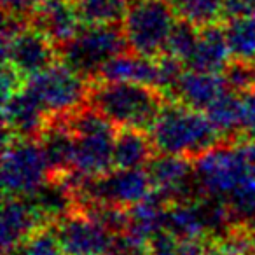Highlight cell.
I'll use <instances>...</instances> for the list:
<instances>
[{"label": "cell", "mask_w": 255, "mask_h": 255, "mask_svg": "<svg viewBox=\"0 0 255 255\" xmlns=\"http://www.w3.org/2000/svg\"><path fill=\"white\" fill-rule=\"evenodd\" d=\"M149 133L157 154L184 156L192 161L227 143L205 112L173 100L164 103Z\"/></svg>", "instance_id": "cell-1"}, {"label": "cell", "mask_w": 255, "mask_h": 255, "mask_svg": "<svg viewBox=\"0 0 255 255\" xmlns=\"http://www.w3.org/2000/svg\"><path fill=\"white\" fill-rule=\"evenodd\" d=\"M159 89L136 82L91 81L88 103L117 128H138L149 131L164 103Z\"/></svg>", "instance_id": "cell-2"}, {"label": "cell", "mask_w": 255, "mask_h": 255, "mask_svg": "<svg viewBox=\"0 0 255 255\" xmlns=\"http://www.w3.org/2000/svg\"><path fill=\"white\" fill-rule=\"evenodd\" d=\"M65 119L75 135V173L93 178L114 170L116 124L93 109L89 103Z\"/></svg>", "instance_id": "cell-3"}, {"label": "cell", "mask_w": 255, "mask_h": 255, "mask_svg": "<svg viewBox=\"0 0 255 255\" xmlns=\"http://www.w3.org/2000/svg\"><path fill=\"white\" fill-rule=\"evenodd\" d=\"M128 51L123 23L117 25H84L68 44L60 47V61L95 81L107 61Z\"/></svg>", "instance_id": "cell-4"}, {"label": "cell", "mask_w": 255, "mask_h": 255, "mask_svg": "<svg viewBox=\"0 0 255 255\" xmlns=\"http://www.w3.org/2000/svg\"><path fill=\"white\" fill-rule=\"evenodd\" d=\"M177 23L168 0H129L123 30L128 49L143 56H161Z\"/></svg>", "instance_id": "cell-5"}, {"label": "cell", "mask_w": 255, "mask_h": 255, "mask_svg": "<svg viewBox=\"0 0 255 255\" xmlns=\"http://www.w3.org/2000/svg\"><path fill=\"white\" fill-rule=\"evenodd\" d=\"M2 54L4 63H11L26 81L60 61V49L46 33L32 23L7 16H4Z\"/></svg>", "instance_id": "cell-6"}, {"label": "cell", "mask_w": 255, "mask_h": 255, "mask_svg": "<svg viewBox=\"0 0 255 255\" xmlns=\"http://www.w3.org/2000/svg\"><path fill=\"white\" fill-rule=\"evenodd\" d=\"M49 180V168L37 138L4 136V145H2L4 196L28 198Z\"/></svg>", "instance_id": "cell-7"}, {"label": "cell", "mask_w": 255, "mask_h": 255, "mask_svg": "<svg viewBox=\"0 0 255 255\" xmlns=\"http://www.w3.org/2000/svg\"><path fill=\"white\" fill-rule=\"evenodd\" d=\"M49 117H68L88 105L91 81L58 61L26 81Z\"/></svg>", "instance_id": "cell-8"}, {"label": "cell", "mask_w": 255, "mask_h": 255, "mask_svg": "<svg viewBox=\"0 0 255 255\" xmlns=\"http://www.w3.org/2000/svg\"><path fill=\"white\" fill-rule=\"evenodd\" d=\"M196 180L203 196L227 199L248 177L247 156L241 143H220L194 161Z\"/></svg>", "instance_id": "cell-9"}, {"label": "cell", "mask_w": 255, "mask_h": 255, "mask_svg": "<svg viewBox=\"0 0 255 255\" xmlns=\"http://www.w3.org/2000/svg\"><path fill=\"white\" fill-rule=\"evenodd\" d=\"M63 255H112L117 234L81 210H74L53 227Z\"/></svg>", "instance_id": "cell-10"}, {"label": "cell", "mask_w": 255, "mask_h": 255, "mask_svg": "<svg viewBox=\"0 0 255 255\" xmlns=\"http://www.w3.org/2000/svg\"><path fill=\"white\" fill-rule=\"evenodd\" d=\"M145 170L149 171L154 191L164 201L177 203L203 196L196 180L194 161L189 157L156 154Z\"/></svg>", "instance_id": "cell-11"}, {"label": "cell", "mask_w": 255, "mask_h": 255, "mask_svg": "<svg viewBox=\"0 0 255 255\" xmlns=\"http://www.w3.org/2000/svg\"><path fill=\"white\" fill-rule=\"evenodd\" d=\"M49 119L40 100L26 84L2 102L4 136L37 138Z\"/></svg>", "instance_id": "cell-12"}, {"label": "cell", "mask_w": 255, "mask_h": 255, "mask_svg": "<svg viewBox=\"0 0 255 255\" xmlns=\"http://www.w3.org/2000/svg\"><path fill=\"white\" fill-rule=\"evenodd\" d=\"M46 222L30 198L4 196L2 203V254L7 255L39 231L47 229Z\"/></svg>", "instance_id": "cell-13"}, {"label": "cell", "mask_w": 255, "mask_h": 255, "mask_svg": "<svg viewBox=\"0 0 255 255\" xmlns=\"http://www.w3.org/2000/svg\"><path fill=\"white\" fill-rule=\"evenodd\" d=\"M51 180H63L74 173L75 135L65 117H51L37 136Z\"/></svg>", "instance_id": "cell-14"}, {"label": "cell", "mask_w": 255, "mask_h": 255, "mask_svg": "<svg viewBox=\"0 0 255 255\" xmlns=\"http://www.w3.org/2000/svg\"><path fill=\"white\" fill-rule=\"evenodd\" d=\"M30 23L46 33L58 49L70 42L86 25L75 0H42Z\"/></svg>", "instance_id": "cell-15"}, {"label": "cell", "mask_w": 255, "mask_h": 255, "mask_svg": "<svg viewBox=\"0 0 255 255\" xmlns=\"http://www.w3.org/2000/svg\"><path fill=\"white\" fill-rule=\"evenodd\" d=\"M227 91L231 89L227 88L222 74L185 68L171 93V100L205 112L215 100H219Z\"/></svg>", "instance_id": "cell-16"}, {"label": "cell", "mask_w": 255, "mask_h": 255, "mask_svg": "<svg viewBox=\"0 0 255 255\" xmlns=\"http://www.w3.org/2000/svg\"><path fill=\"white\" fill-rule=\"evenodd\" d=\"M95 81L136 82V84H145L157 89V81H159L157 56H143L128 49L107 61Z\"/></svg>", "instance_id": "cell-17"}, {"label": "cell", "mask_w": 255, "mask_h": 255, "mask_svg": "<svg viewBox=\"0 0 255 255\" xmlns=\"http://www.w3.org/2000/svg\"><path fill=\"white\" fill-rule=\"evenodd\" d=\"M229 61L231 51L226 37V26L222 23H215L199 28L198 44L185 63V68L222 74Z\"/></svg>", "instance_id": "cell-18"}, {"label": "cell", "mask_w": 255, "mask_h": 255, "mask_svg": "<svg viewBox=\"0 0 255 255\" xmlns=\"http://www.w3.org/2000/svg\"><path fill=\"white\" fill-rule=\"evenodd\" d=\"M156 154L157 150L149 131L138 128H117L114 143V168H147Z\"/></svg>", "instance_id": "cell-19"}, {"label": "cell", "mask_w": 255, "mask_h": 255, "mask_svg": "<svg viewBox=\"0 0 255 255\" xmlns=\"http://www.w3.org/2000/svg\"><path fill=\"white\" fill-rule=\"evenodd\" d=\"M170 203L164 201L156 191L138 205L129 208V227L128 234L136 240L149 241L157 231L164 229L166 224V210Z\"/></svg>", "instance_id": "cell-20"}, {"label": "cell", "mask_w": 255, "mask_h": 255, "mask_svg": "<svg viewBox=\"0 0 255 255\" xmlns=\"http://www.w3.org/2000/svg\"><path fill=\"white\" fill-rule=\"evenodd\" d=\"M205 114L210 117L227 143H241V96L227 91L212 103Z\"/></svg>", "instance_id": "cell-21"}, {"label": "cell", "mask_w": 255, "mask_h": 255, "mask_svg": "<svg viewBox=\"0 0 255 255\" xmlns=\"http://www.w3.org/2000/svg\"><path fill=\"white\" fill-rule=\"evenodd\" d=\"M229 44L231 58L234 60H255V14L229 18L224 23Z\"/></svg>", "instance_id": "cell-22"}, {"label": "cell", "mask_w": 255, "mask_h": 255, "mask_svg": "<svg viewBox=\"0 0 255 255\" xmlns=\"http://www.w3.org/2000/svg\"><path fill=\"white\" fill-rule=\"evenodd\" d=\"M152 255H206L210 240L178 236L168 229L157 231L147 241Z\"/></svg>", "instance_id": "cell-23"}, {"label": "cell", "mask_w": 255, "mask_h": 255, "mask_svg": "<svg viewBox=\"0 0 255 255\" xmlns=\"http://www.w3.org/2000/svg\"><path fill=\"white\" fill-rule=\"evenodd\" d=\"M178 19L192 23L198 28L222 23L224 0H168Z\"/></svg>", "instance_id": "cell-24"}, {"label": "cell", "mask_w": 255, "mask_h": 255, "mask_svg": "<svg viewBox=\"0 0 255 255\" xmlns=\"http://www.w3.org/2000/svg\"><path fill=\"white\" fill-rule=\"evenodd\" d=\"M86 25H117L124 21L129 0H75Z\"/></svg>", "instance_id": "cell-25"}, {"label": "cell", "mask_w": 255, "mask_h": 255, "mask_svg": "<svg viewBox=\"0 0 255 255\" xmlns=\"http://www.w3.org/2000/svg\"><path fill=\"white\" fill-rule=\"evenodd\" d=\"M198 37H199L198 26L177 18V23H175L173 30H171V33H170V39H168L164 53L171 54V56L180 60L182 63L185 65L189 58H191L196 44H198Z\"/></svg>", "instance_id": "cell-26"}, {"label": "cell", "mask_w": 255, "mask_h": 255, "mask_svg": "<svg viewBox=\"0 0 255 255\" xmlns=\"http://www.w3.org/2000/svg\"><path fill=\"white\" fill-rule=\"evenodd\" d=\"M7 255H63V252H61L53 229L47 227V229L33 234L30 240H26L25 243L19 245L16 250H12Z\"/></svg>", "instance_id": "cell-27"}, {"label": "cell", "mask_w": 255, "mask_h": 255, "mask_svg": "<svg viewBox=\"0 0 255 255\" xmlns=\"http://www.w3.org/2000/svg\"><path fill=\"white\" fill-rule=\"evenodd\" d=\"M42 0H2L4 16L30 23L40 7Z\"/></svg>", "instance_id": "cell-28"}, {"label": "cell", "mask_w": 255, "mask_h": 255, "mask_svg": "<svg viewBox=\"0 0 255 255\" xmlns=\"http://www.w3.org/2000/svg\"><path fill=\"white\" fill-rule=\"evenodd\" d=\"M241 96V136L243 142L255 140V89Z\"/></svg>", "instance_id": "cell-29"}, {"label": "cell", "mask_w": 255, "mask_h": 255, "mask_svg": "<svg viewBox=\"0 0 255 255\" xmlns=\"http://www.w3.org/2000/svg\"><path fill=\"white\" fill-rule=\"evenodd\" d=\"M112 255H152L147 241L136 240L128 233L117 234Z\"/></svg>", "instance_id": "cell-30"}, {"label": "cell", "mask_w": 255, "mask_h": 255, "mask_svg": "<svg viewBox=\"0 0 255 255\" xmlns=\"http://www.w3.org/2000/svg\"><path fill=\"white\" fill-rule=\"evenodd\" d=\"M25 84L26 79L11 63H4L2 67V102L12 96L16 91H19Z\"/></svg>", "instance_id": "cell-31"}, {"label": "cell", "mask_w": 255, "mask_h": 255, "mask_svg": "<svg viewBox=\"0 0 255 255\" xmlns=\"http://www.w3.org/2000/svg\"><path fill=\"white\" fill-rule=\"evenodd\" d=\"M252 14H255V0H224V16H226V19Z\"/></svg>", "instance_id": "cell-32"}, {"label": "cell", "mask_w": 255, "mask_h": 255, "mask_svg": "<svg viewBox=\"0 0 255 255\" xmlns=\"http://www.w3.org/2000/svg\"><path fill=\"white\" fill-rule=\"evenodd\" d=\"M206 255H241L238 252L231 250V248L224 247V245L217 243V241H210V247H208V254Z\"/></svg>", "instance_id": "cell-33"}, {"label": "cell", "mask_w": 255, "mask_h": 255, "mask_svg": "<svg viewBox=\"0 0 255 255\" xmlns=\"http://www.w3.org/2000/svg\"><path fill=\"white\" fill-rule=\"evenodd\" d=\"M241 224H243V226L247 227L248 233H250V234H252V238L255 240V212H254V215H252L250 219L245 220V222H241Z\"/></svg>", "instance_id": "cell-34"}]
</instances>
